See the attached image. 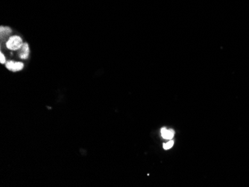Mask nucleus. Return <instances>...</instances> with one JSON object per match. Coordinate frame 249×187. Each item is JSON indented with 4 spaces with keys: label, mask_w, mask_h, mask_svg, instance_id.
I'll list each match as a JSON object with an SVG mask.
<instances>
[{
    "label": "nucleus",
    "mask_w": 249,
    "mask_h": 187,
    "mask_svg": "<svg viewBox=\"0 0 249 187\" xmlns=\"http://www.w3.org/2000/svg\"><path fill=\"white\" fill-rule=\"evenodd\" d=\"M22 40L20 36L14 35L9 37L8 40L6 43V46L8 49L12 50V51H16V50L20 49L22 48Z\"/></svg>",
    "instance_id": "obj_1"
},
{
    "label": "nucleus",
    "mask_w": 249,
    "mask_h": 187,
    "mask_svg": "<svg viewBox=\"0 0 249 187\" xmlns=\"http://www.w3.org/2000/svg\"><path fill=\"white\" fill-rule=\"evenodd\" d=\"M6 67L12 72H18L22 70L24 67V64L21 62H15L13 61H9L6 63Z\"/></svg>",
    "instance_id": "obj_2"
},
{
    "label": "nucleus",
    "mask_w": 249,
    "mask_h": 187,
    "mask_svg": "<svg viewBox=\"0 0 249 187\" xmlns=\"http://www.w3.org/2000/svg\"><path fill=\"white\" fill-rule=\"evenodd\" d=\"M21 49V51H20V57L21 59H27L28 57H29V46L28 43H23L22 45V48H20Z\"/></svg>",
    "instance_id": "obj_3"
},
{
    "label": "nucleus",
    "mask_w": 249,
    "mask_h": 187,
    "mask_svg": "<svg viewBox=\"0 0 249 187\" xmlns=\"http://www.w3.org/2000/svg\"><path fill=\"white\" fill-rule=\"evenodd\" d=\"M160 134L164 139H172V138L174 136V134H175V132L173 130H167L166 128H163L160 130Z\"/></svg>",
    "instance_id": "obj_4"
},
{
    "label": "nucleus",
    "mask_w": 249,
    "mask_h": 187,
    "mask_svg": "<svg viewBox=\"0 0 249 187\" xmlns=\"http://www.w3.org/2000/svg\"><path fill=\"white\" fill-rule=\"evenodd\" d=\"M11 33V29L8 27H1V37L3 36L4 34H5V37L7 36V34Z\"/></svg>",
    "instance_id": "obj_5"
},
{
    "label": "nucleus",
    "mask_w": 249,
    "mask_h": 187,
    "mask_svg": "<svg viewBox=\"0 0 249 187\" xmlns=\"http://www.w3.org/2000/svg\"><path fill=\"white\" fill-rule=\"evenodd\" d=\"M173 145H174V142L171 140V141L164 144V148L165 149V150H168V149L171 148L173 146Z\"/></svg>",
    "instance_id": "obj_6"
},
{
    "label": "nucleus",
    "mask_w": 249,
    "mask_h": 187,
    "mask_svg": "<svg viewBox=\"0 0 249 187\" xmlns=\"http://www.w3.org/2000/svg\"><path fill=\"white\" fill-rule=\"evenodd\" d=\"M0 62H1V63H5L6 62V58H5V55H3L2 52L0 53Z\"/></svg>",
    "instance_id": "obj_7"
}]
</instances>
